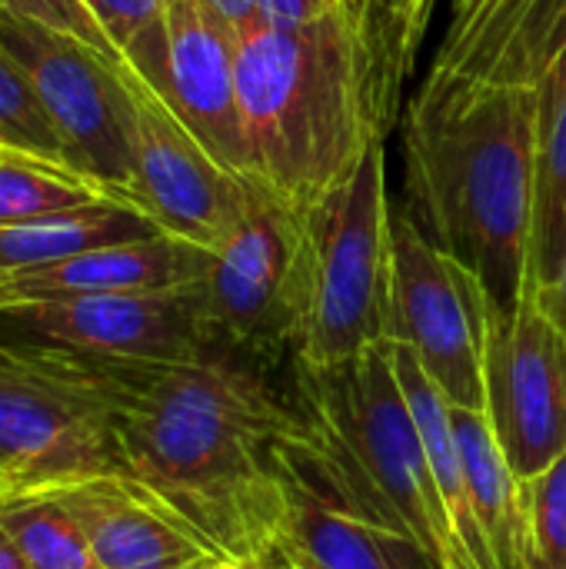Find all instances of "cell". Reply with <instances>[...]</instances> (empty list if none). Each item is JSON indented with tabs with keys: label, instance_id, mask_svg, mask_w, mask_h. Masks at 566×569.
<instances>
[{
	"label": "cell",
	"instance_id": "cell-26",
	"mask_svg": "<svg viewBox=\"0 0 566 569\" xmlns=\"http://www.w3.org/2000/svg\"><path fill=\"white\" fill-rule=\"evenodd\" d=\"M0 137L3 143H10L13 150L33 160L70 170L47 110L40 107L27 73L17 67V60L3 47H0Z\"/></svg>",
	"mask_w": 566,
	"mask_h": 569
},
{
	"label": "cell",
	"instance_id": "cell-15",
	"mask_svg": "<svg viewBox=\"0 0 566 569\" xmlns=\"http://www.w3.org/2000/svg\"><path fill=\"white\" fill-rule=\"evenodd\" d=\"M566 43V0H454L430 70L537 90Z\"/></svg>",
	"mask_w": 566,
	"mask_h": 569
},
{
	"label": "cell",
	"instance_id": "cell-13",
	"mask_svg": "<svg viewBox=\"0 0 566 569\" xmlns=\"http://www.w3.org/2000/svg\"><path fill=\"white\" fill-rule=\"evenodd\" d=\"M284 473L287 517L277 557L294 569H444L417 537L357 503L307 420L284 440Z\"/></svg>",
	"mask_w": 566,
	"mask_h": 569
},
{
	"label": "cell",
	"instance_id": "cell-7",
	"mask_svg": "<svg viewBox=\"0 0 566 569\" xmlns=\"http://www.w3.org/2000/svg\"><path fill=\"white\" fill-rule=\"evenodd\" d=\"M0 47L27 73L47 110L67 167L133 203V133L137 107L127 63L0 7ZM137 207V203H133Z\"/></svg>",
	"mask_w": 566,
	"mask_h": 569
},
{
	"label": "cell",
	"instance_id": "cell-16",
	"mask_svg": "<svg viewBox=\"0 0 566 569\" xmlns=\"http://www.w3.org/2000/svg\"><path fill=\"white\" fill-rule=\"evenodd\" d=\"M47 497L80 523L100 569H200L220 560L120 477L83 480Z\"/></svg>",
	"mask_w": 566,
	"mask_h": 569
},
{
	"label": "cell",
	"instance_id": "cell-17",
	"mask_svg": "<svg viewBox=\"0 0 566 569\" xmlns=\"http://www.w3.org/2000/svg\"><path fill=\"white\" fill-rule=\"evenodd\" d=\"M210 250L190 240L160 233L100 247L50 267L13 270L0 277V303L87 297V293H160L197 287L207 277Z\"/></svg>",
	"mask_w": 566,
	"mask_h": 569
},
{
	"label": "cell",
	"instance_id": "cell-32",
	"mask_svg": "<svg viewBox=\"0 0 566 569\" xmlns=\"http://www.w3.org/2000/svg\"><path fill=\"white\" fill-rule=\"evenodd\" d=\"M560 97H566V43L560 47V53H557L554 67L547 70L544 83L537 87V110H544V107L557 103Z\"/></svg>",
	"mask_w": 566,
	"mask_h": 569
},
{
	"label": "cell",
	"instance_id": "cell-40",
	"mask_svg": "<svg viewBox=\"0 0 566 569\" xmlns=\"http://www.w3.org/2000/svg\"><path fill=\"white\" fill-rule=\"evenodd\" d=\"M0 277H3V273H0Z\"/></svg>",
	"mask_w": 566,
	"mask_h": 569
},
{
	"label": "cell",
	"instance_id": "cell-4",
	"mask_svg": "<svg viewBox=\"0 0 566 569\" xmlns=\"http://www.w3.org/2000/svg\"><path fill=\"white\" fill-rule=\"evenodd\" d=\"M290 383L307 427L344 467L350 487L414 533L440 567L470 569L387 340L334 367L290 360Z\"/></svg>",
	"mask_w": 566,
	"mask_h": 569
},
{
	"label": "cell",
	"instance_id": "cell-39",
	"mask_svg": "<svg viewBox=\"0 0 566 569\" xmlns=\"http://www.w3.org/2000/svg\"><path fill=\"white\" fill-rule=\"evenodd\" d=\"M0 143H3V137H0ZM3 147H10V143H3Z\"/></svg>",
	"mask_w": 566,
	"mask_h": 569
},
{
	"label": "cell",
	"instance_id": "cell-38",
	"mask_svg": "<svg viewBox=\"0 0 566 569\" xmlns=\"http://www.w3.org/2000/svg\"><path fill=\"white\" fill-rule=\"evenodd\" d=\"M7 500H10V493H7V487L0 483V513H3V507H7Z\"/></svg>",
	"mask_w": 566,
	"mask_h": 569
},
{
	"label": "cell",
	"instance_id": "cell-3",
	"mask_svg": "<svg viewBox=\"0 0 566 569\" xmlns=\"http://www.w3.org/2000/svg\"><path fill=\"white\" fill-rule=\"evenodd\" d=\"M247 177L304 207L347 180L384 140L367 97V60L347 7L237 37Z\"/></svg>",
	"mask_w": 566,
	"mask_h": 569
},
{
	"label": "cell",
	"instance_id": "cell-27",
	"mask_svg": "<svg viewBox=\"0 0 566 569\" xmlns=\"http://www.w3.org/2000/svg\"><path fill=\"white\" fill-rule=\"evenodd\" d=\"M527 569H566V450L520 483Z\"/></svg>",
	"mask_w": 566,
	"mask_h": 569
},
{
	"label": "cell",
	"instance_id": "cell-22",
	"mask_svg": "<svg viewBox=\"0 0 566 569\" xmlns=\"http://www.w3.org/2000/svg\"><path fill=\"white\" fill-rule=\"evenodd\" d=\"M566 263V97L540 110L527 283L544 287Z\"/></svg>",
	"mask_w": 566,
	"mask_h": 569
},
{
	"label": "cell",
	"instance_id": "cell-35",
	"mask_svg": "<svg viewBox=\"0 0 566 569\" xmlns=\"http://www.w3.org/2000/svg\"><path fill=\"white\" fill-rule=\"evenodd\" d=\"M347 3V10H350V17L354 20H360V13H364V7H367V0H344Z\"/></svg>",
	"mask_w": 566,
	"mask_h": 569
},
{
	"label": "cell",
	"instance_id": "cell-12",
	"mask_svg": "<svg viewBox=\"0 0 566 569\" xmlns=\"http://www.w3.org/2000/svg\"><path fill=\"white\" fill-rule=\"evenodd\" d=\"M127 80L137 107L133 203L163 233L214 250L250 210L257 180L217 163L130 63Z\"/></svg>",
	"mask_w": 566,
	"mask_h": 569
},
{
	"label": "cell",
	"instance_id": "cell-10",
	"mask_svg": "<svg viewBox=\"0 0 566 569\" xmlns=\"http://www.w3.org/2000/svg\"><path fill=\"white\" fill-rule=\"evenodd\" d=\"M297 207L257 180L244 220L210 250L200 283L220 340L270 367L294 360L297 340Z\"/></svg>",
	"mask_w": 566,
	"mask_h": 569
},
{
	"label": "cell",
	"instance_id": "cell-20",
	"mask_svg": "<svg viewBox=\"0 0 566 569\" xmlns=\"http://www.w3.org/2000/svg\"><path fill=\"white\" fill-rule=\"evenodd\" d=\"M454 427L464 457L470 507L497 569H527V523L520 503L524 480L510 470L484 410L454 407Z\"/></svg>",
	"mask_w": 566,
	"mask_h": 569
},
{
	"label": "cell",
	"instance_id": "cell-6",
	"mask_svg": "<svg viewBox=\"0 0 566 569\" xmlns=\"http://www.w3.org/2000/svg\"><path fill=\"white\" fill-rule=\"evenodd\" d=\"M120 477L113 407L83 353L0 340V483L10 497Z\"/></svg>",
	"mask_w": 566,
	"mask_h": 569
},
{
	"label": "cell",
	"instance_id": "cell-19",
	"mask_svg": "<svg viewBox=\"0 0 566 569\" xmlns=\"http://www.w3.org/2000/svg\"><path fill=\"white\" fill-rule=\"evenodd\" d=\"M153 217L127 200H97L30 223L0 227V273L50 267L100 247L160 237Z\"/></svg>",
	"mask_w": 566,
	"mask_h": 569
},
{
	"label": "cell",
	"instance_id": "cell-2",
	"mask_svg": "<svg viewBox=\"0 0 566 569\" xmlns=\"http://www.w3.org/2000/svg\"><path fill=\"white\" fill-rule=\"evenodd\" d=\"M407 193L420 230L510 317L527 290L537 90L427 70L400 113Z\"/></svg>",
	"mask_w": 566,
	"mask_h": 569
},
{
	"label": "cell",
	"instance_id": "cell-28",
	"mask_svg": "<svg viewBox=\"0 0 566 569\" xmlns=\"http://www.w3.org/2000/svg\"><path fill=\"white\" fill-rule=\"evenodd\" d=\"M0 7H7V10H13V13L27 17V20H37V23H43V27H50L57 33H67V37L80 40V43L93 47L97 53H103L113 63H127L120 57V50L113 47V40L97 23V17L87 10L83 0H0Z\"/></svg>",
	"mask_w": 566,
	"mask_h": 569
},
{
	"label": "cell",
	"instance_id": "cell-21",
	"mask_svg": "<svg viewBox=\"0 0 566 569\" xmlns=\"http://www.w3.org/2000/svg\"><path fill=\"white\" fill-rule=\"evenodd\" d=\"M434 7L437 0H367L357 20L367 60V97L384 140L400 123L404 87L414 77Z\"/></svg>",
	"mask_w": 566,
	"mask_h": 569
},
{
	"label": "cell",
	"instance_id": "cell-36",
	"mask_svg": "<svg viewBox=\"0 0 566 569\" xmlns=\"http://www.w3.org/2000/svg\"><path fill=\"white\" fill-rule=\"evenodd\" d=\"M200 569H244V567H237V563H227V560H214V563H207V567H200Z\"/></svg>",
	"mask_w": 566,
	"mask_h": 569
},
{
	"label": "cell",
	"instance_id": "cell-18",
	"mask_svg": "<svg viewBox=\"0 0 566 569\" xmlns=\"http://www.w3.org/2000/svg\"><path fill=\"white\" fill-rule=\"evenodd\" d=\"M390 360L400 380V390L414 410V420L420 427V440L427 450L430 473L440 487L444 507L450 513L454 533L464 547V557L470 569H497V560L487 547V537L474 517L470 507V490H467V473H464V457L457 443V427H454V403L444 397V390L430 380V373L420 367L417 353L407 343L387 340Z\"/></svg>",
	"mask_w": 566,
	"mask_h": 569
},
{
	"label": "cell",
	"instance_id": "cell-29",
	"mask_svg": "<svg viewBox=\"0 0 566 569\" xmlns=\"http://www.w3.org/2000/svg\"><path fill=\"white\" fill-rule=\"evenodd\" d=\"M347 7L344 0H257L260 23L267 27H300Z\"/></svg>",
	"mask_w": 566,
	"mask_h": 569
},
{
	"label": "cell",
	"instance_id": "cell-8",
	"mask_svg": "<svg viewBox=\"0 0 566 569\" xmlns=\"http://www.w3.org/2000/svg\"><path fill=\"white\" fill-rule=\"evenodd\" d=\"M0 340L133 363H190L234 350L210 323L200 283L0 303Z\"/></svg>",
	"mask_w": 566,
	"mask_h": 569
},
{
	"label": "cell",
	"instance_id": "cell-24",
	"mask_svg": "<svg viewBox=\"0 0 566 569\" xmlns=\"http://www.w3.org/2000/svg\"><path fill=\"white\" fill-rule=\"evenodd\" d=\"M97 200H117L103 187L80 173L37 163V160H0V227L30 223L50 213L77 210Z\"/></svg>",
	"mask_w": 566,
	"mask_h": 569
},
{
	"label": "cell",
	"instance_id": "cell-9",
	"mask_svg": "<svg viewBox=\"0 0 566 569\" xmlns=\"http://www.w3.org/2000/svg\"><path fill=\"white\" fill-rule=\"evenodd\" d=\"M477 280L390 200V340L407 343L444 397L484 410V317Z\"/></svg>",
	"mask_w": 566,
	"mask_h": 569
},
{
	"label": "cell",
	"instance_id": "cell-1",
	"mask_svg": "<svg viewBox=\"0 0 566 569\" xmlns=\"http://www.w3.org/2000/svg\"><path fill=\"white\" fill-rule=\"evenodd\" d=\"M123 480L214 557L264 569L287 517L284 440L300 427L294 387L240 350L190 363L100 360Z\"/></svg>",
	"mask_w": 566,
	"mask_h": 569
},
{
	"label": "cell",
	"instance_id": "cell-14",
	"mask_svg": "<svg viewBox=\"0 0 566 569\" xmlns=\"http://www.w3.org/2000/svg\"><path fill=\"white\" fill-rule=\"evenodd\" d=\"M163 100L217 163L247 177L237 33L210 0H167Z\"/></svg>",
	"mask_w": 566,
	"mask_h": 569
},
{
	"label": "cell",
	"instance_id": "cell-34",
	"mask_svg": "<svg viewBox=\"0 0 566 569\" xmlns=\"http://www.w3.org/2000/svg\"><path fill=\"white\" fill-rule=\"evenodd\" d=\"M0 160H33V157H27V153H20V150H13V147H3V143H0ZM37 163H43V160H37Z\"/></svg>",
	"mask_w": 566,
	"mask_h": 569
},
{
	"label": "cell",
	"instance_id": "cell-37",
	"mask_svg": "<svg viewBox=\"0 0 566 569\" xmlns=\"http://www.w3.org/2000/svg\"><path fill=\"white\" fill-rule=\"evenodd\" d=\"M264 569H294V567H290V563H287L284 557H274V560H270V563H267Z\"/></svg>",
	"mask_w": 566,
	"mask_h": 569
},
{
	"label": "cell",
	"instance_id": "cell-31",
	"mask_svg": "<svg viewBox=\"0 0 566 569\" xmlns=\"http://www.w3.org/2000/svg\"><path fill=\"white\" fill-rule=\"evenodd\" d=\"M214 3V10L234 27V33L237 37H244V33H250V30H257V27H264L260 23V10H257V0H210Z\"/></svg>",
	"mask_w": 566,
	"mask_h": 569
},
{
	"label": "cell",
	"instance_id": "cell-11",
	"mask_svg": "<svg viewBox=\"0 0 566 569\" xmlns=\"http://www.w3.org/2000/svg\"><path fill=\"white\" fill-rule=\"evenodd\" d=\"M480 317L484 413L510 470L527 480L566 450V337L530 290L510 317L480 297Z\"/></svg>",
	"mask_w": 566,
	"mask_h": 569
},
{
	"label": "cell",
	"instance_id": "cell-23",
	"mask_svg": "<svg viewBox=\"0 0 566 569\" xmlns=\"http://www.w3.org/2000/svg\"><path fill=\"white\" fill-rule=\"evenodd\" d=\"M0 530L33 569H100L80 523L47 493L10 497L0 513Z\"/></svg>",
	"mask_w": 566,
	"mask_h": 569
},
{
	"label": "cell",
	"instance_id": "cell-25",
	"mask_svg": "<svg viewBox=\"0 0 566 569\" xmlns=\"http://www.w3.org/2000/svg\"><path fill=\"white\" fill-rule=\"evenodd\" d=\"M120 57L163 97L167 90V0H83Z\"/></svg>",
	"mask_w": 566,
	"mask_h": 569
},
{
	"label": "cell",
	"instance_id": "cell-30",
	"mask_svg": "<svg viewBox=\"0 0 566 569\" xmlns=\"http://www.w3.org/2000/svg\"><path fill=\"white\" fill-rule=\"evenodd\" d=\"M527 290L534 293L537 310H540V313H544V317H547V320L566 337V263L554 283H544V287L527 283Z\"/></svg>",
	"mask_w": 566,
	"mask_h": 569
},
{
	"label": "cell",
	"instance_id": "cell-33",
	"mask_svg": "<svg viewBox=\"0 0 566 569\" xmlns=\"http://www.w3.org/2000/svg\"><path fill=\"white\" fill-rule=\"evenodd\" d=\"M0 569H33L27 563V557L20 553V547L0 530Z\"/></svg>",
	"mask_w": 566,
	"mask_h": 569
},
{
	"label": "cell",
	"instance_id": "cell-5",
	"mask_svg": "<svg viewBox=\"0 0 566 569\" xmlns=\"http://www.w3.org/2000/svg\"><path fill=\"white\" fill-rule=\"evenodd\" d=\"M297 340L307 367L344 363L390 340V197L384 140L357 170L297 207Z\"/></svg>",
	"mask_w": 566,
	"mask_h": 569
}]
</instances>
